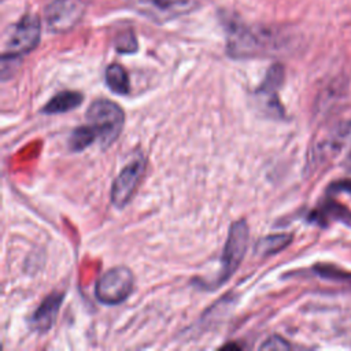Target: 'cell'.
<instances>
[{
	"instance_id": "cell-1",
	"label": "cell",
	"mask_w": 351,
	"mask_h": 351,
	"mask_svg": "<svg viewBox=\"0 0 351 351\" xmlns=\"http://www.w3.org/2000/svg\"><path fill=\"white\" fill-rule=\"evenodd\" d=\"M228 53L232 58H254L262 53L276 51L282 36L269 27L248 26L234 18H228L225 22Z\"/></svg>"
},
{
	"instance_id": "cell-2",
	"label": "cell",
	"mask_w": 351,
	"mask_h": 351,
	"mask_svg": "<svg viewBox=\"0 0 351 351\" xmlns=\"http://www.w3.org/2000/svg\"><path fill=\"white\" fill-rule=\"evenodd\" d=\"M85 118L103 148L110 147L119 137L125 122L123 110L115 101L107 99L92 101Z\"/></svg>"
},
{
	"instance_id": "cell-3",
	"label": "cell",
	"mask_w": 351,
	"mask_h": 351,
	"mask_svg": "<svg viewBox=\"0 0 351 351\" xmlns=\"http://www.w3.org/2000/svg\"><path fill=\"white\" fill-rule=\"evenodd\" d=\"M250 230L248 225L244 219H239L233 222L229 228L226 243L223 247L222 258H221V270L218 278L215 281V287L228 281L233 273L239 269L248 247Z\"/></svg>"
},
{
	"instance_id": "cell-4",
	"label": "cell",
	"mask_w": 351,
	"mask_h": 351,
	"mask_svg": "<svg viewBox=\"0 0 351 351\" xmlns=\"http://www.w3.org/2000/svg\"><path fill=\"white\" fill-rule=\"evenodd\" d=\"M134 289L133 273L126 266H115L97 280L95 287L96 299L107 306H115L129 298Z\"/></svg>"
},
{
	"instance_id": "cell-5",
	"label": "cell",
	"mask_w": 351,
	"mask_h": 351,
	"mask_svg": "<svg viewBox=\"0 0 351 351\" xmlns=\"http://www.w3.org/2000/svg\"><path fill=\"white\" fill-rule=\"evenodd\" d=\"M88 0H52L44 11V21L49 32L66 33L82 19Z\"/></svg>"
},
{
	"instance_id": "cell-6",
	"label": "cell",
	"mask_w": 351,
	"mask_h": 351,
	"mask_svg": "<svg viewBox=\"0 0 351 351\" xmlns=\"http://www.w3.org/2000/svg\"><path fill=\"white\" fill-rule=\"evenodd\" d=\"M41 36V22L36 15H25L19 22L12 27V32L8 37V41L4 47V58H16L32 52Z\"/></svg>"
},
{
	"instance_id": "cell-7",
	"label": "cell",
	"mask_w": 351,
	"mask_h": 351,
	"mask_svg": "<svg viewBox=\"0 0 351 351\" xmlns=\"http://www.w3.org/2000/svg\"><path fill=\"white\" fill-rule=\"evenodd\" d=\"M132 5L154 22L163 23L195 11L197 0H132Z\"/></svg>"
},
{
	"instance_id": "cell-8",
	"label": "cell",
	"mask_w": 351,
	"mask_h": 351,
	"mask_svg": "<svg viewBox=\"0 0 351 351\" xmlns=\"http://www.w3.org/2000/svg\"><path fill=\"white\" fill-rule=\"evenodd\" d=\"M145 173V160L143 158L126 165L115 177L111 186V203L117 208H123L134 196L143 176Z\"/></svg>"
},
{
	"instance_id": "cell-9",
	"label": "cell",
	"mask_w": 351,
	"mask_h": 351,
	"mask_svg": "<svg viewBox=\"0 0 351 351\" xmlns=\"http://www.w3.org/2000/svg\"><path fill=\"white\" fill-rule=\"evenodd\" d=\"M284 67L280 63L273 64L267 73L262 84L255 90V96L258 97L262 108L269 112L274 118H281L284 115L282 106L278 101L277 92L284 82Z\"/></svg>"
},
{
	"instance_id": "cell-10",
	"label": "cell",
	"mask_w": 351,
	"mask_h": 351,
	"mask_svg": "<svg viewBox=\"0 0 351 351\" xmlns=\"http://www.w3.org/2000/svg\"><path fill=\"white\" fill-rule=\"evenodd\" d=\"M63 298L64 295L62 292L49 293L30 317V328L38 333L48 332L56 321Z\"/></svg>"
},
{
	"instance_id": "cell-11",
	"label": "cell",
	"mask_w": 351,
	"mask_h": 351,
	"mask_svg": "<svg viewBox=\"0 0 351 351\" xmlns=\"http://www.w3.org/2000/svg\"><path fill=\"white\" fill-rule=\"evenodd\" d=\"M84 100L82 93L75 90H63L52 96L48 103L43 107L44 114H62L71 111L81 106Z\"/></svg>"
},
{
	"instance_id": "cell-12",
	"label": "cell",
	"mask_w": 351,
	"mask_h": 351,
	"mask_svg": "<svg viewBox=\"0 0 351 351\" xmlns=\"http://www.w3.org/2000/svg\"><path fill=\"white\" fill-rule=\"evenodd\" d=\"M311 221L321 225H326L328 221H343L346 223H351V211H348L347 207L329 200L311 214Z\"/></svg>"
},
{
	"instance_id": "cell-13",
	"label": "cell",
	"mask_w": 351,
	"mask_h": 351,
	"mask_svg": "<svg viewBox=\"0 0 351 351\" xmlns=\"http://www.w3.org/2000/svg\"><path fill=\"white\" fill-rule=\"evenodd\" d=\"M106 84L115 95H128L130 90V82L126 70L118 64L112 63L106 69Z\"/></svg>"
},
{
	"instance_id": "cell-14",
	"label": "cell",
	"mask_w": 351,
	"mask_h": 351,
	"mask_svg": "<svg viewBox=\"0 0 351 351\" xmlns=\"http://www.w3.org/2000/svg\"><path fill=\"white\" fill-rule=\"evenodd\" d=\"M292 241V234L288 233H277V234H269L258 240L255 251L259 255L267 256L277 254L282 251L287 245H289Z\"/></svg>"
},
{
	"instance_id": "cell-15",
	"label": "cell",
	"mask_w": 351,
	"mask_h": 351,
	"mask_svg": "<svg viewBox=\"0 0 351 351\" xmlns=\"http://www.w3.org/2000/svg\"><path fill=\"white\" fill-rule=\"evenodd\" d=\"M95 140H97L96 134L92 130V128L86 123V125L75 128L71 132L70 138H69V145H70L71 151L80 152V151L85 149L86 147H89Z\"/></svg>"
},
{
	"instance_id": "cell-16",
	"label": "cell",
	"mask_w": 351,
	"mask_h": 351,
	"mask_svg": "<svg viewBox=\"0 0 351 351\" xmlns=\"http://www.w3.org/2000/svg\"><path fill=\"white\" fill-rule=\"evenodd\" d=\"M313 271L326 280H332V281H337V282H346L348 285H351V273L341 270L337 266L333 265H317L313 267Z\"/></svg>"
},
{
	"instance_id": "cell-17",
	"label": "cell",
	"mask_w": 351,
	"mask_h": 351,
	"mask_svg": "<svg viewBox=\"0 0 351 351\" xmlns=\"http://www.w3.org/2000/svg\"><path fill=\"white\" fill-rule=\"evenodd\" d=\"M115 48L121 53H132L137 49V40L133 30H125L115 38Z\"/></svg>"
},
{
	"instance_id": "cell-18",
	"label": "cell",
	"mask_w": 351,
	"mask_h": 351,
	"mask_svg": "<svg viewBox=\"0 0 351 351\" xmlns=\"http://www.w3.org/2000/svg\"><path fill=\"white\" fill-rule=\"evenodd\" d=\"M291 346L280 336H271L261 344V350H289Z\"/></svg>"
},
{
	"instance_id": "cell-19",
	"label": "cell",
	"mask_w": 351,
	"mask_h": 351,
	"mask_svg": "<svg viewBox=\"0 0 351 351\" xmlns=\"http://www.w3.org/2000/svg\"><path fill=\"white\" fill-rule=\"evenodd\" d=\"M340 191L351 192V180H341V181L333 182L328 188V192H332V193H336V192H340Z\"/></svg>"
},
{
	"instance_id": "cell-20",
	"label": "cell",
	"mask_w": 351,
	"mask_h": 351,
	"mask_svg": "<svg viewBox=\"0 0 351 351\" xmlns=\"http://www.w3.org/2000/svg\"><path fill=\"white\" fill-rule=\"evenodd\" d=\"M347 166L351 169V151H350V155H348V159H347Z\"/></svg>"
}]
</instances>
